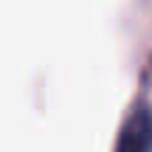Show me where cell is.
Returning a JSON list of instances; mask_svg holds the SVG:
<instances>
[{
    "label": "cell",
    "instance_id": "1",
    "mask_svg": "<svg viewBox=\"0 0 152 152\" xmlns=\"http://www.w3.org/2000/svg\"><path fill=\"white\" fill-rule=\"evenodd\" d=\"M115 152H152V110L138 107L124 121L115 141Z\"/></svg>",
    "mask_w": 152,
    "mask_h": 152
}]
</instances>
